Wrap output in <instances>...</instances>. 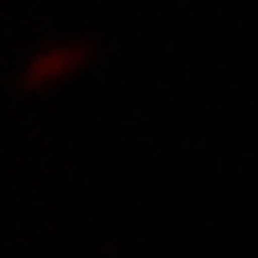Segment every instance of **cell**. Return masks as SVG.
<instances>
[{"label":"cell","instance_id":"1","mask_svg":"<svg viewBox=\"0 0 258 258\" xmlns=\"http://www.w3.org/2000/svg\"><path fill=\"white\" fill-rule=\"evenodd\" d=\"M90 63V42H74V37H58V42H42L32 48V58L21 63V95H42V90H58Z\"/></svg>","mask_w":258,"mask_h":258}]
</instances>
